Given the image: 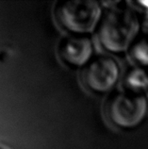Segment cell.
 <instances>
[{
	"mask_svg": "<svg viewBox=\"0 0 148 149\" xmlns=\"http://www.w3.org/2000/svg\"><path fill=\"white\" fill-rule=\"evenodd\" d=\"M142 22L138 13L126 4L116 3L104 10L97 29L100 45L108 53H128L142 33Z\"/></svg>",
	"mask_w": 148,
	"mask_h": 149,
	"instance_id": "cell-1",
	"label": "cell"
},
{
	"mask_svg": "<svg viewBox=\"0 0 148 149\" xmlns=\"http://www.w3.org/2000/svg\"><path fill=\"white\" fill-rule=\"evenodd\" d=\"M104 13L101 3L95 0H66L56 4L54 16L69 35L90 36L97 31Z\"/></svg>",
	"mask_w": 148,
	"mask_h": 149,
	"instance_id": "cell-2",
	"label": "cell"
},
{
	"mask_svg": "<svg viewBox=\"0 0 148 149\" xmlns=\"http://www.w3.org/2000/svg\"><path fill=\"white\" fill-rule=\"evenodd\" d=\"M105 111L107 118L114 127L123 130L135 129L147 116V95L126 88L113 92L107 100Z\"/></svg>",
	"mask_w": 148,
	"mask_h": 149,
	"instance_id": "cell-3",
	"label": "cell"
},
{
	"mask_svg": "<svg viewBox=\"0 0 148 149\" xmlns=\"http://www.w3.org/2000/svg\"><path fill=\"white\" fill-rule=\"evenodd\" d=\"M121 78L118 61L108 55H99L84 68L83 81L93 93L105 95L113 90Z\"/></svg>",
	"mask_w": 148,
	"mask_h": 149,
	"instance_id": "cell-4",
	"label": "cell"
},
{
	"mask_svg": "<svg viewBox=\"0 0 148 149\" xmlns=\"http://www.w3.org/2000/svg\"><path fill=\"white\" fill-rule=\"evenodd\" d=\"M59 55L63 63L71 68H85L94 58V45L90 36L68 35L62 38Z\"/></svg>",
	"mask_w": 148,
	"mask_h": 149,
	"instance_id": "cell-5",
	"label": "cell"
},
{
	"mask_svg": "<svg viewBox=\"0 0 148 149\" xmlns=\"http://www.w3.org/2000/svg\"><path fill=\"white\" fill-rule=\"evenodd\" d=\"M124 88L133 92L148 93V67L134 65L124 76Z\"/></svg>",
	"mask_w": 148,
	"mask_h": 149,
	"instance_id": "cell-6",
	"label": "cell"
},
{
	"mask_svg": "<svg viewBox=\"0 0 148 149\" xmlns=\"http://www.w3.org/2000/svg\"><path fill=\"white\" fill-rule=\"evenodd\" d=\"M128 54L135 65L148 67V31H142L130 47Z\"/></svg>",
	"mask_w": 148,
	"mask_h": 149,
	"instance_id": "cell-7",
	"label": "cell"
}]
</instances>
